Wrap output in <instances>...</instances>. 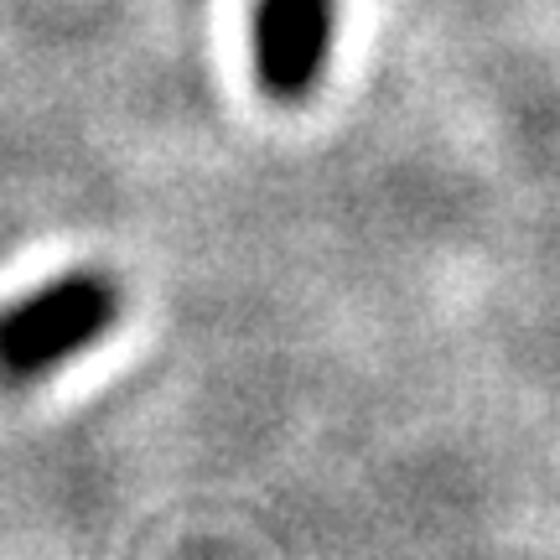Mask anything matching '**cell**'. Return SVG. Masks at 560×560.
Listing matches in <instances>:
<instances>
[{
  "label": "cell",
  "mask_w": 560,
  "mask_h": 560,
  "mask_svg": "<svg viewBox=\"0 0 560 560\" xmlns=\"http://www.w3.org/2000/svg\"><path fill=\"white\" fill-rule=\"evenodd\" d=\"M120 317V280L104 270H68L37 285L32 296L0 312V384H32L58 363L79 359L83 348Z\"/></svg>",
  "instance_id": "cell-1"
},
{
  "label": "cell",
  "mask_w": 560,
  "mask_h": 560,
  "mask_svg": "<svg viewBox=\"0 0 560 560\" xmlns=\"http://www.w3.org/2000/svg\"><path fill=\"white\" fill-rule=\"evenodd\" d=\"M338 32V0H255V79L265 100L296 109L317 94Z\"/></svg>",
  "instance_id": "cell-2"
}]
</instances>
